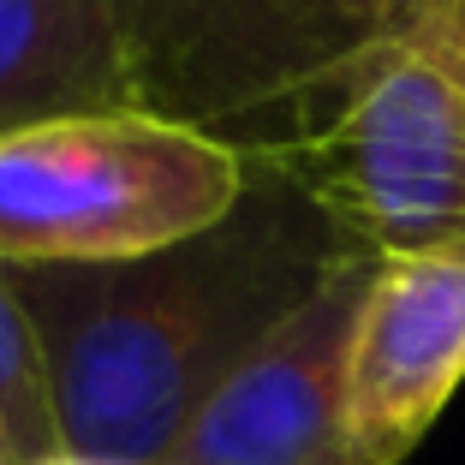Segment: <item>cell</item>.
I'll return each mask as SVG.
<instances>
[{"label": "cell", "instance_id": "6da1fadb", "mask_svg": "<svg viewBox=\"0 0 465 465\" xmlns=\"http://www.w3.org/2000/svg\"><path fill=\"white\" fill-rule=\"evenodd\" d=\"M358 239L274 167L215 227L120 262H0L36 329L66 453L162 465L209 394L311 299Z\"/></svg>", "mask_w": 465, "mask_h": 465}, {"label": "cell", "instance_id": "7a4b0ae2", "mask_svg": "<svg viewBox=\"0 0 465 465\" xmlns=\"http://www.w3.org/2000/svg\"><path fill=\"white\" fill-rule=\"evenodd\" d=\"M245 155L143 108L0 137V262H120L215 227Z\"/></svg>", "mask_w": 465, "mask_h": 465}, {"label": "cell", "instance_id": "3957f363", "mask_svg": "<svg viewBox=\"0 0 465 465\" xmlns=\"http://www.w3.org/2000/svg\"><path fill=\"white\" fill-rule=\"evenodd\" d=\"M245 162L292 179L376 257L465 239V60L430 25L406 30Z\"/></svg>", "mask_w": 465, "mask_h": 465}, {"label": "cell", "instance_id": "277c9868", "mask_svg": "<svg viewBox=\"0 0 465 465\" xmlns=\"http://www.w3.org/2000/svg\"><path fill=\"white\" fill-rule=\"evenodd\" d=\"M376 251H358L197 406L162 465H346V352Z\"/></svg>", "mask_w": 465, "mask_h": 465}, {"label": "cell", "instance_id": "5b68a950", "mask_svg": "<svg viewBox=\"0 0 465 465\" xmlns=\"http://www.w3.org/2000/svg\"><path fill=\"white\" fill-rule=\"evenodd\" d=\"M465 382V239L382 251L346 352V465H400Z\"/></svg>", "mask_w": 465, "mask_h": 465}, {"label": "cell", "instance_id": "8992f818", "mask_svg": "<svg viewBox=\"0 0 465 465\" xmlns=\"http://www.w3.org/2000/svg\"><path fill=\"white\" fill-rule=\"evenodd\" d=\"M132 108L108 0H0V137Z\"/></svg>", "mask_w": 465, "mask_h": 465}, {"label": "cell", "instance_id": "52a82bcc", "mask_svg": "<svg viewBox=\"0 0 465 465\" xmlns=\"http://www.w3.org/2000/svg\"><path fill=\"white\" fill-rule=\"evenodd\" d=\"M54 453H66V441H60L48 364L25 304L0 281V465H42Z\"/></svg>", "mask_w": 465, "mask_h": 465}, {"label": "cell", "instance_id": "ba28073f", "mask_svg": "<svg viewBox=\"0 0 465 465\" xmlns=\"http://www.w3.org/2000/svg\"><path fill=\"white\" fill-rule=\"evenodd\" d=\"M239 6H245V0H108L132 108L150 96V84L162 78L179 54H192L197 42H203L221 18H232Z\"/></svg>", "mask_w": 465, "mask_h": 465}, {"label": "cell", "instance_id": "9c48e42d", "mask_svg": "<svg viewBox=\"0 0 465 465\" xmlns=\"http://www.w3.org/2000/svg\"><path fill=\"white\" fill-rule=\"evenodd\" d=\"M430 30H436L441 42H448L453 54L465 60V0H436V6H430V18H424Z\"/></svg>", "mask_w": 465, "mask_h": 465}, {"label": "cell", "instance_id": "30bf717a", "mask_svg": "<svg viewBox=\"0 0 465 465\" xmlns=\"http://www.w3.org/2000/svg\"><path fill=\"white\" fill-rule=\"evenodd\" d=\"M42 465H114V460H84V453H54V460H42Z\"/></svg>", "mask_w": 465, "mask_h": 465}]
</instances>
